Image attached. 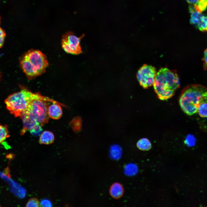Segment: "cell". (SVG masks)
<instances>
[{
	"instance_id": "6da1fadb",
	"label": "cell",
	"mask_w": 207,
	"mask_h": 207,
	"mask_svg": "<svg viewBox=\"0 0 207 207\" xmlns=\"http://www.w3.org/2000/svg\"><path fill=\"white\" fill-rule=\"evenodd\" d=\"M180 106L186 114L192 115L197 113L200 105L207 103V88L199 85H191L182 91L179 99Z\"/></svg>"
},
{
	"instance_id": "7a4b0ae2",
	"label": "cell",
	"mask_w": 207,
	"mask_h": 207,
	"mask_svg": "<svg viewBox=\"0 0 207 207\" xmlns=\"http://www.w3.org/2000/svg\"><path fill=\"white\" fill-rule=\"evenodd\" d=\"M153 85L158 98L164 100L174 95L180 83L176 73L167 68H162L157 73Z\"/></svg>"
},
{
	"instance_id": "3957f363",
	"label": "cell",
	"mask_w": 207,
	"mask_h": 207,
	"mask_svg": "<svg viewBox=\"0 0 207 207\" xmlns=\"http://www.w3.org/2000/svg\"><path fill=\"white\" fill-rule=\"evenodd\" d=\"M21 66L27 78L32 79L44 73L49 63L46 55L38 50L30 49L21 58Z\"/></svg>"
},
{
	"instance_id": "277c9868",
	"label": "cell",
	"mask_w": 207,
	"mask_h": 207,
	"mask_svg": "<svg viewBox=\"0 0 207 207\" xmlns=\"http://www.w3.org/2000/svg\"><path fill=\"white\" fill-rule=\"evenodd\" d=\"M39 99L47 100V97L39 93H33L25 88L10 95L5 100L6 108L15 117L20 116L33 100Z\"/></svg>"
},
{
	"instance_id": "5b68a950",
	"label": "cell",
	"mask_w": 207,
	"mask_h": 207,
	"mask_svg": "<svg viewBox=\"0 0 207 207\" xmlns=\"http://www.w3.org/2000/svg\"><path fill=\"white\" fill-rule=\"evenodd\" d=\"M47 101L42 99L34 100L24 112L42 126L48 122L49 119L48 113L49 106Z\"/></svg>"
},
{
	"instance_id": "8992f818",
	"label": "cell",
	"mask_w": 207,
	"mask_h": 207,
	"mask_svg": "<svg viewBox=\"0 0 207 207\" xmlns=\"http://www.w3.org/2000/svg\"><path fill=\"white\" fill-rule=\"evenodd\" d=\"M84 35L78 37L71 32L64 34L62 39V46L66 53L78 55L82 53L80 45L81 39Z\"/></svg>"
},
{
	"instance_id": "52a82bcc",
	"label": "cell",
	"mask_w": 207,
	"mask_h": 207,
	"mask_svg": "<svg viewBox=\"0 0 207 207\" xmlns=\"http://www.w3.org/2000/svg\"><path fill=\"white\" fill-rule=\"evenodd\" d=\"M156 74L154 67L144 64L138 70L137 77L140 85L146 89L153 85Z\"/></svg>"
},
{
	"instance_id": "ba28073f",
	"label": "cell",
	"mask_w": 207,
	"mask_h": 207,
	"mask_svg": "<svg viewBox=\"0 0 207 207\" xmlns=\"http://www.w3.org/2000/svg\"><path fill=\"white\" fill-rule=\"evenodd\" d=\"M191 14L190 23L202 32H207V16L197 11L193 6L191 5L189 7Z\"/></svg>"
},
{
	"instance_id": "9c48e42d",
	"label": "cell",
	"mask_w": 207,
	"mask_h": 207,
	"mask_svg": "<svg viewBox=\"0 0 207 207\" xmlns=\"http://www.w3.org/2000/svg\"><path fill=\"white\" fill-rule=\"evenodd\" d=\"M59 103H53L49 106L48 109V113L49 117L54 120L60 119L62 114L61 107Z\"/></svg>"
},
{
	"instance_id": "30bf717a",
	"label": "cell",
	"mask_w": 207,
	"mask_h": 207,
	"mask_svg": "<svg viewBox=\"0 0 207 207\" xmlns=\"http://www.w3.org/2000/svg\"><path fill=\"white\" fill-rule=\"evenodd\" d=\"M109 193L111 196L115 199L121 198L124 193V189L122 185L118 183H115L110 187Z\"/></svg>"
},
{
	"instance_id": "8fae6325",
	"label": "cell",
	"mask_w": 207,
	"mask_h": 207,
	"mask_svg": "<svg viewBox=\"0 0 207 207\" xmlns=\"http://www.w3.org/2000/svg\"><path fill=\"white\" fill-rule=\"evenodd\" d=\"M53 133L49 131H45L40 135L39 142L41 144L49 145L52 143L54 140Z\"/></svg>"
},
{
	"instance_id": "7c38bea8",
	"label": "cell",
	"mask_w": 207,
	"mask_h": 207,
	"mask_svg": "<svg viewBox=\"0 0 207 207\" xmlns=\"http://www.w3.org/2000/svg\"><path fill=\"white\" fill-rule=\"evenodd\" d=\"M137 146L140 150L143 151L150 150L152 147L151 142L147 138H142L139 139L137 143Z\"/></svg>"
},
{
	"instance_id": "4fadbf2b",
	"label": "cell",
	"mask_w": 207,
	"mask_h": 207,
	"mask_svg": "<svg viewBox=\"0 0 207 207\" xmlns=\"http://www.w3.org/2000/svg\"><path fill=\"white\" fill-rule=\"evenodd\" d=\"M122 154V148L119 145H114L111 147L110 155L112 158L116 160H118L121 158Z\"/></svg>"
},
{
	"instance_id": "5bb4252c",
	"label": "cell",
	"mask_w": 207,
	"mask_h": 207,
	"mask_svg": "<svg viewBox=\"0 0 207 207\" xmlns=\"http://www.w3.org/2000/svg\"><path fill=\"white\" fill-rule=\"evenodd\" d=\"M138 171L137 166L135 164L130 163L126 165L124 168L125 174L128 176H133L136 175Z\"/></svg>"
},
{
	"instance_id": "9a60e30c",
	"label": "cell",
	"mask_w": 207,
	"mask_h": 207,
	"mask_svg": "<svg viewBox=\"0 0 207 207\" xmlns=\"http://www.w3.org/2000/svg\"><path fill=\"white\" fill-rule=\"evenodd\" d=\"M10 136L7 125L0 124V144Z\"/></svg>"
},
{
	"instance_id": "2e32d148",
	"label": "cell",
	"mask_w": 207,
	"mask_h": 207,
	"mask_svg": "<svg viewBox=\"0 0 207 207\" xmlns=\"http://www.w3.org/2000/svg\"><path fill=\"white\" fill-rule=\"evenodd\" d=\"M29 131L32 135L35 136H40L43 132L42 126L38 123H37Z\"/></svg>"
},
{
	"instance_id": "e0dca14e",
	"label": "cell",
	"mask_w": 207,
	"mask_h": 207,
	"mask_svg": "<svg viewBox=\"0 0 207 207\" xmlns=\"http://www.w3.org/2000/svg\"><path fill=\"white\" fill-rule=\"evenodd\" d=\"M193 5L197 11L201 13L207 8V0H200L197 4Z\"/></svg>"
},
{
	"instance_id": "ac0fdd59",
	"label": "cell",
	"mask_w": 207,
	"mask_h": 207,
	"mask_svg": "<svg viewBox=\"0 0 207 207\" xmlns=\"http://www.w3.org/2000/svg\"><path fill=\"white\" fill-rule=\"evenodd\" d=\"M197 113L202 117H207V103H204L200 105L198 108Z\"/></svg>"
},
{
	"instance_id": "d6986e66",
	"label": "cell",
	"mask_w": 207,
	"mask_h": 207,
	"mask_svg": "<svg viewBox=\"0 0 207 207\" xmlns=\"http://www.w3.org/2000/svg\"><path fill=\"white\" fill-rule=\"evenodd\" d=\"M81 120L79 117L75 118L72 121V127L74 130L78 131L80 130L81 127Z\"/></svg>"
},
{
	"instance_id": "ffe728a7",
	"label": "cell",
	"mask_w": 207,
	"mask_h": 207,
	"mask_svg": "<svg viewBox=\"0 0 207 207\" xmlns=\"http://www.w3.org/2000/svg\"><path fill=\"white\" fill-rule=\"evenodd\" d=\"M40 203L39 200L36 198L30 199L26 204V207H38L39 206Z\"/></svg>"
},
{
	"instance_id": "44dd1931",
	"label": "cell",
	"mask_w": 207,
	"mask_h": 207,
	"mask_svg": "<svg viewBox=\"0 0 207 207\" xmlns=\"http://www.w3.org/2000/svg\"><path fill=\"white\" fill-rule=\"evenodd\" d=\"M185 143L189 146H192L195 145V139L192 136H188L185 140Z\"/></svg>"
},
{
	"instance_id": "7402d4cb",
	"label": "cell",
	"mask_w": 207,
	"mask_h": 207,
	"mask_svg": "<svg viewBox=\"0 0 207 207\" xmlns=\"http://www.w3.org/2000/svg\"><path fill=\"white\" fill-rule=\"evenodd\" d=\"M5 35L4 31L0 27V48L3 45Z\"/></svg>"
},
{
	"instance_id": "603a6c76",
	"label": "cell",
	"mask_w": 207,
	"mask_h": 207,
	"mask_svg": "<svg viewBox=\"0 0 207 207\" xmlns=\"http://www.w3.org/2000/svg\"><path fill=\"white\" fill-rule=\"evenodd\" d=\"M40 205L41 206L43 207H51L52 204L49 200L47 199H44L41 201Z\"/></svg>"
},
{
	"instance_id": "cb8c5ba5",
	"label": "cell",
	"mask_w": 207,
	"mask_h": 207,
	"mask_svg": "<svg viewBox=\"0 0 207 207\" xmlns=\"http://www.w3.org/2000/svg\"><path fill=\"white\" fill-rule=\"evenodd\" d=\"M188 3L191 5L197 4L200 0H186Z\"/></svg>"
},
{
	"instance_id": "d4e9b609",
	"label": "cell",
	"mask_w": 207,
	"mask_h": 207,
	"mask_svg": "<svg viewBox=\"0 0 207 207\" xmlns=\"http://www.w3.org/2000/svg\"><path fill=\"white\" fill-rule=\"evenodd\" d=\"M205 65L207 66V50L206 49L204 52V55L203 59Z\"/></svg>"
},
{
	"instance_id": "484cf974",
	"label": "cell",
	"mask_w": 207,
	"mask_h": 207,
	"mask_svg": "<svg viewBox=\"0 0 207 207\" xmlns=\"http://www.w3.org/2000/svg\"><path fill=\"white\" fill-rule=\"evenodd\" d=\"M206 50H207V48L206 49Z\"/></svg>"
}]
</instances>
